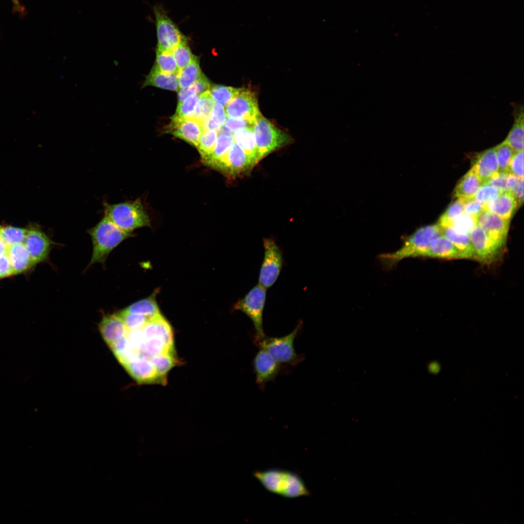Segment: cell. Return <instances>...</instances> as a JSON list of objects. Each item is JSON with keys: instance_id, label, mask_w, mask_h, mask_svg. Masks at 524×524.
I'll use <instances>...</instances> for the list:
<instances>
[{"instance_id": "6da1fadb", "label": "cell", "mask_w": 524, "mask_h": 524, "mask_svg": "<svg viewBox=\"0 0 524 524\" xmlns=\"http://www.w3.org/2000/svg\"><path fill=\"white\" fill-rule=\"evenodd\" d=\"M442 234L438 224L422 227L405 237L402 246L396 251L381 254L378 258L385 267L392 268L406 258L426 257L432 242Z\"/></svg>"}, {"instance_id": "7a4b0ae2", "label": "cell", "mask_w": 524, "mask_h": 524, "mask_svg": "<svg viewBox=\"0 0 524 524\" xmlns=\"http://www.w3.org/2000/svg\"><path fill=\"white\" fill-rule=\"evenodd\" d=\"M253 475L268 491L286 498L310 495L302 478L296 473L286 470L271 468L256 471Z\"/></svg>"}, {"instance_id": "3957f363", "label": "cell", "mask_w": 524, "mask_h": 524, "mask_svg": "<svg viewBox=\"0 0 524 524\" xmlns=\"http://www.w3.org/2000/svg\"><path fill=\"white\" fill-rule=\"evenodd\" d=\"M93 244V252L88 266L96 263L104 264L111 252L124 240L131 236L104 217L94 227L87 230Z\"/></svg>"}, {"instance_id": "277c9868", "label": "cell", "mask_w": 524, "mask_h": 524, "mask_svg": "<svg viewBox=\"0 0 524 524\" xmlns=\"http://www.w3.org/2000/svg\"><path fill=\"white\" fill-rule=\"evenodd\" d=\"M103 206L104 216L127 233L150 225L149 217L139 199L116 204L104 202Z\"/></svg>"}, {"instance_id": "5b68a950", "label": "cell", "mask_w": 524, "mask_h": 524, "mask_svg": "<svg viewBox=\"0 0 524 524\" xmlns=\"http://www.w3.org/2000/svg\"><path fill=\"white\" fill-rule=\"evenodd\" d=\"M253 132L257 148L258 162L280 148L291 144L292 138L261 114L256 120Z\"/></svg>"}, {"instance_id": "8992f818", "label": "cell", "mask_w": 524, "mask_h": 524, "mask_svg": "<svg viewBox=\"0 0 524 524\" xmlns=\"http://www.w3.org/2000/svg\"><path fill=\"white\" fill-rule=\"evenodd\" d=\"M157 37V49L172 52L181 43L187 41L178 26L160 5L153 7Z\"/></svg>"}, {"instance_id": "52a82bcc", "label": "cell", "mask_w": 524, "mask_h": 524, "mask_svg": "<svg viewBox=\"0 0 524 524\" xmlns=\"http://www.w3.org/2000/svg\"><path fill=\"white\" fill-rule=\"evenodd\" d=\"M266 297V289L258 284L234 305V310L246 314L252 321L256 333L257 342L263 338L262 315Z\"/></svg>"}, {"instance_id": "ba28073f", "label": "cell", "mask_w": 524, "mask_h": 524, "mask_svg": "<svg viewBox=\"0 0 524 524\" xmlns=\"http://www.w3.org/2000/svg\"><path fill=\"white\" fill-rule=\"evenodd\" d=\"M301 326V322L291 333L283 337L265 336L257 342L258 345L280 363L296 364L299 362L300 358L295 351L294 341Z\"/></svg>"}, {"instance_id": "9c48e42d", "label": "cell", "mask_w": 524, "mask_h": 524, "mask_svg": "<svg viewBox=\"0 0 524 524\" xmlns=\"http://www.w3.org/2000/svg\"><path fill=\"white\" fill-rule=\"evenodd\" d=\"M264 257L259 276V284L267 289L277 281L283 264L282 252L272 239L263 238Z\"/></svg>"}, {"instance_id": "30bf717a", "label": "cell", "mask_w": 524, "mask_h": 524, "mask_svg": "<svg viewBox=\"0 0 524 524\" xmlns=\"http://www.w3.org/2000/svg\"><path fill=\"white\" fill-rule=\"evenodd\" d=\"M469 235L474 251V260L490 264L502 256L505 247L491 238L478 225L471 230Z\"/></svg>"}, {"instance_id": "8fae6325", "label": "cell", "mask_w": 524, "mask_h": 524, "mask_svg": "<svg viewBox=\"0 0 524 524\" xmlns=\"http://www.w3.org/2000/svg\"><path fill=\"white\" fill-rule=\"evenodd\" d=\"M224 108L227 117L246 119L253 123L261 114L256 93L247 88H240Z\"/></svg>"}, {"instance_id": "7c38bea8", "label": "cell", "mask_w": 524, "mask_h": 524, "mask_svg": "<svg viewBox=\"0 0 524 524\" xmlns=\"http://www.w3.org/2000/svg\"><path fill=\"white\" fill-rule=\"evenodd\" d=\"M253 167L244 150L234 142L214 168L233 177L248 173Z\"/></svg>"}, {"instance_id": "4fadbf2b", "label": "cell", "mask_w": 524, "mask_h": 524, "mask_svg": "<svg viewBox=\"0 0 524 524\" xmlns=\"http://www.w3.org/2000/svg\"><path fill=\"white\" fill-rule=\"evenodd\" d=\"M170 118L165 132L197 147L204 131L203 124L194 117Z\"/></svg>"}, {"instance_id": "5bb4252c", "label": "cell", "mask_w": 524, "mask_h": 524, "mask_svg": "<svg viewBox=\"0 0 524 524\" xmlns=\"http://www.w3.org/2000/svg\"><path fill=\"white\" fill-rule=\"evenodd\" d=\"M476 220L477 224L491 238L505 247L510 220L504 219L487 210H484L479 214Z\"/></svg>"}, {"instance_id": "9a60e30c", "label": "cell", "mask_w": 524, "mask_h": 524, "mask_svg": "<svg viewBox=\"0 0 524 524\" xmlns=\"http://www.w3.org/2000/svg\"><path fill=\"white\" fill-rule=\"evenodd\" d=\"M280 364L266 350L260 348L253 360L257 384L262 388L267 382L274 380L279 372Z\"/></svg>"}, {"instance_id": "2e32d148", "label": "cell", "mask_w": 524, "mask_h": 524, "mask_svg": "<svg viewBox=\"0 0 524 524\" xmlns=\"http://www.w3.org/2000/svg\"><path fill=\"white\" fill-rule=\"evenodd\" d=\"M24 244L34 264L47 260L51 241L39 228L28 229Z\"/></svg>"}, {"instance_id": "e0dca14e", "label": "cell", "mask_w": 524, "mask_h": 524, "mask_svg": "<svg viewBox=\"0 0 524 524\" xmlns=\"http://www.w3.org/2000/svg\"><path fill=\"white\" fill-rule=\"evenodd\" d=\"M129 373L140 383L160 381L150 359L140 355L124 366Z\"/></svg>"}, {"instance_id": "ac0fdd59", "label": "cell", "mask_w": 524, "mask_h": 524, "mask_svg": "<svg viewBox=\"0 0 524 524\" xmlns=\"http://www.w3.org/2000/svg\"><path fill=\"white\" fill-rule=\"evenodd\" d=\"M141 329L145 339L160 338L164 341L168 347L174 349L173 334L171 327L160 313L149 320Z\"/></svg>"}, {"instance_id": "d6986e66", "label": "cell", "mask_w": 524, "mask_h": 524, "mask_svg": "<svg viewBox=\"0 0 524 524\" xmlns=\"http://www.w3.org/2000/svg\"><path fill=\"white\" fill-rule=\"evenodd\" d=\"M99 329L109 346L126 336L128 332L124 323L117 313L104 315L99 324Z\"/></svg>"}, {"instance_id": "ffe728a7", "label": "cell", "mask_w": 524, "mask_h": 524, "mask_svg": "<svg viewBox=\"0 0 524 524\" xmlns=\"http://www.w3.org/2000/svg\"><path fill=\"white\" fill-rule=\"evenodd\" d=\"M483 183L498 170L495 147L478 153L471 168Z\"/></svg>"}, {"instance_id": "44dd1931", "label": "cell", "mask_w": 524, "mask_h": 524, "mask_svg": "<svg viewBox=\"0 0 524 524\" xmlns=\"http://www.w3.org/2000/svg\"><path fill=\"white\" fill-rule=\"evenodd\" d=\"M484 210L492 213L507 220H510L518 207L517 203L508 191L501 193L493 199L484 205Z\"/></svg>"}, {"instance_id": "7402d4cb", "label": "cell", "mask_w": 524, "mask_h": 524, "mask_svg": "<svg viewBox=\"0 0 524 524\" xmlns=\"http://www.w3.org/2000/svg\"><path fill=\"white\" fill-rule=\"evenodd\" d=\"M514 122L504 141L514 151L524 150V107L523 105H513Z\"/></svg>"}, {"instance_id": "603a6c76", "label": "cell", "mask_w": 524, "mask_h": 524, "mask_svg": "<svg viewBox=\"0 0 524 524\" xmlns=\"http://www.w3.org/2000/svg\"><path fill=\"white\" fill-rule=\"evenodd\" d=\"M7 254L14 275L25 272L35 265L24 242L9 246Z\"/></svg>"}, {"instance_id": "cb8c5ba5", "label": "cell", "mask_w": 524, "mask_h": 524, "mask_svg": "<svg viewBox=\"0 0 524 524\" xmlns=\"http://www.w3.org/2000/svg\"><path fill=\"white\" fill-rule=\"evenodd\" d=\"M483 183L472 168L458 181L454 196L464 201L474 198Z\"/></svg>"}, {"instance_id": "d4e9b609", "label": "cell", "mask_w": 524, "mask_h": 524, "mask_svg": "<svg viewBox=\"0 0 524 524\" xmlns=\"http://www.w3.org/2000/svg\"><path fill=\"white\" fill-rule=\"evenodd\" d=\"M179 74H167L162 72L153 66L150 72L146 76L142 88L147 86H153L162 89L178 91Z\"/></svg>"}, {"instance_id": "484cf974", "label": "cell", "mask_w": 524, "mask_h": 524, "mask_svg": "<svg viewBox=\"0 0 524 524\" xmlns=\"http://www.w3.org/2000/svg\"><path fill=\"white\" fill-rule=\"evenodd\" d=\"M426 257L446 259H461L460 253L454 245L442 234L431 244Z\"/></svg>"}, {"instance_id": "4316f807", "label": "cell", "mask_w": 524, "mask_h": 524, "mask_svg": "<svg viewBox=\"0 0 524 524\" xmlns=\"http://www.w3.org/2000/svg\"><path fill=\"white\" fill-rule=\"evenodd\" d=\"M234 143L233 134L221 129L218 131L216 144L212 153L203 160V163L214 168Z\"/></svg>"}, {"instance_id": "83f0119b", "label": "cell", "mask_w": 524, "mask_h": 524, "mask_svg": "<svg viewBox=\"0 0 524 524\" xmlns=\"http://www.w3.org/2000/svg\"><path fill=\"white\" fill-rule=\"evenodd\" d=\"M234 141L245 151L254 166L258 163L257 148L253 128L238 130L233 134Z\"/></svg>"}, {"instance_id": "f1b7e54d", "label": "cell", "mask_w": 524, "mask_h": 524, "mask_svg": "<svg viewBox=\"0 0 524 524\" xmlns=\"http://www.w3.org/2000/svg\"><path fill=\"white\" fill-rule=\"evenodd\" d=\"M441 229L442 234L454 245L461 259L474 260V251L469 234L458 232L451 227Z\"/></svg>"}, {"instance_id": "f546056e", "label": "cell", "mask_w": 524, "mask_h": 524, "mask_svg": "<svg viewBox=\"0 0 524 524\" xmlns=\"http://www.w3.org/2000/svg\"><path fill=\"white\" fill-rule=\"evenodd\" d=\"M122 310L128 313L145 316L149 320L160 313L154 295L138 301Z\"/></svg>"}, {"instance_id": "4dcf8cb0", "label": "cell", "mask_w": 524, "mask_h": 524, "mask_svg": "<svg viewBox=\"0 0 524 524\" xmlns=\"http://www.w3.org/2000/svg\"><path fill=\"white\" fill-rule=\"evenodd\" d=\"M201 74L198 58L194 55L191 62L180 72L178 79L180 88L190 86L200 78Z\"/></svg>"}, {"instance_id": "1f68e13d", "label": "cell", "mask_w": 524, "mask_h": 524, "mask_svg": "<svg viewBox=\"0 0 524 524\" xmlns=\"http://www.w3.org/2000/svg\"><path fill=\"white\" fill-rule=\"evenodd\" d=\"M214 103L209 90L201 94L192 117L203 124L210 116Z\"/></svg>"}, {"instance_id": "d6a6232c", "label": "cell", "mask_w": 524, "mask_h": 524, "mask_svg": "<svg viewBox=\"0 0 524 524\" xmlns=\"http://www.w3.org/2000/svg\"><path fill=\"white\" fill-rule=\"evenodd\" d=\"M153 364L160 381L166 382V374L176 364L173 353H166L153 356L150 358Z\"/></svg>"}, {"instance_id": "836d02e7", "label": "cell", "mask_w": 524, "mask_h": 524, "mask_svg": "<svg viewBox=\"0 0 524 524\" xmlns=\"http://www.w3.org/2000/svg\"><path fill=\"white\" fill-rule=\"evenodd\" d=\"M173 352L174 349L168 347L164 340L158 338L145 339L140 350L141 355L149 358L162 354Z\"/></svg>"}, {"instance_id": "e575fe53", "label": "cell", "mask_w": 524, "mask_h": 524, "mask_svg": "<svg viewBox=\"0 0 524 524\" xmlns=\"http://www.w3.org/2000/svg\"><path fill=\"white\" fill-rule=\"evenodd\" d=\"M159 71L167 74H179V69L172 52L156 49V61L153 66Z\"/></svg>"}, {"instance_id": "d590c367", "label": "cell", "mask_w": 524, "mask_h": 524, "mask_svg": "<svg viewBox=\"0 0 524 524\" xmlns=\"http://www.w3.org/2000/svg\"><path fill=\"white\" fill-rule=\"evenodd\" d=\"M464 200L458 199L447 208L439 219L438 224L441 228L452 227L455 219L463 213Z\"/></svg>"}, {"instance_id": "8d00e7d4", "label": "cell", "mask_w": 524, "mask_h": 524, "mask_svg": "<svg viewBox=\"0 0 524 524\" xmlns=\"http://www.w3.org/2000/svg\"><path fill=\"white\" fill-rule=\"evenodd\" d=\"M227 118L224 107L219 103H215L210 116L203 124L204 131H219L222 129Z\"/></svg>"}, {"instance_id": "74e56055", "label": "cell", "mask_w": 524, "mask_h": 524, "mask_svg": "<svg viewBox=\"0 0 524 524\" xmlns=\"http://www.w3.org/2000/svg\"><path fill=\"white\" fill-rule=\"evenodd\" d=\"M210 85L208 79L202 73L200 78L191 85L178 91L179 102L182 101L192 95L201 94L208 91Z\"/></svg>"}, {"instance_id": "f35d334b", "label": "cell", "mask_w": 524, "mask_h": 524, "mask_svg": "<svg viewBox=\"0 0 524 524\" xmlns=\"http://www.w3.org/2000/svg\"><path fill=\"white\" fill-rule=\"evenodd\" d=\"M240 90V88L217 85L213 86L209 91L214 101L225 107Z\"/></svg>"}, {"instance_id": "ab89813d", "label": "cell", "mask_w": 524, "mask_h": 524, "mask_svg": "<svg viewBox=\"0 0 524 524\" xmlns=\"http://www.w3.org/2000/svg\"><path fill=\"white\" fill-rule=\"evenodd\" d=\"M218 131L205 130L199 140L196 147L201 157L202 160L209 156L215 147Z\"/></svg>"}, {"instance_id": "60d3db41", "label": "cell", "mask_w": 524, "mask_h": 524, "mask_svg": "<svg viewBox=\"0 0 524 524\" xmlns=\"http://www.w3.org/2000/svg\"><path fill=\"white\" fill-rule=\"evenodd\" d=\"M495 147L498 164V171L509 173V164L515 151L504 141Z\"/></svg>"}, {"instance_id": "b9f144b4", "label": "cell", "mask_w": 524, "mask_h": 524, "mask_svg": "<svg viewBox=\"0 0 524 524\" xmlns=\"http://www.w3.org/2000/svg\"><path fill=\"white\" fill-rule=\"evenodd\" d=\"M28 229L12 226L2 227L1 233L6 244L9 246L24 243Z\"/></svg>"}, {"instance_id": "7bdbcfd3", "label": "cell", "mask_w": 524, "mask_h": 524, "mask_svg": "<svg viewBox=\"0 0 524 524\" xmlns=\"http://www.w3.org/2000/svg\"><path fill=\"white\" fill-rule=\"evenodd\" d=\"M200 95H194L182 101L178 102L175 114L170 118L192 117Z\"/></svg>"}, {"instance_id": "ee69618b", "label": "cell", "mask_w": 524, "mask_h": 524, "mask_svg": "<svg viewBox=\"0 0 524 524\" xmlns=\"http://www.w3.org/2000/svg\"><path fill=\"white\" fill-rule=\"evenodd\" d=\"M180 71L192 61L194 55L189 48L187 41L180 44L172 51Z\"/></svg>"}, {"instance_id": "f6af8a7d", "label": "cell", "mask_w": 524, "mask_h": 524, "mask_svg": "<svg viewBox=\"0 0 524 524\" xmlns=\"http://www.w3.org/2000/svg\"><path fill=\"white\" fill-rule=\"evenodd\" d=\"M128 330L141 329L149 320L145 316L127 312L121 310L117 313Z\"/></svg>"}, {"instance_id": "bcb514c9", "label": "cell", "mask_w": 524, "mask_h": 524, "mask_svg": "<svg viewBox=\"0 0 524 524\" xmlns=\"http://www.w3.org/2000/svg\"><path fill=\"white\" fill-rule=\"evenodd\" d=\"M507 186L519 207L524 201V179L509 173L507 179Z\"/></svg>"}, {"instance_id": "7dc6e473", "label": "cell", "mask_w": 524, "mask_h": 524, "mask_svg": "<svg viewBox=\"0 0 524 524\" xmlns=\"http://www.w3.org/2000/svg\"><path fill=\"white\" fill-rule=\"evenodd\" d=\"M476 225V217L463 213L455 219L451 228L458 232L469 234Z\"/></svg>"}, {"instance_id": "c3c4849f", "label": "cell", "mask_w": 524, "mask_h": 524, "mask_svg": "<svg viewBox=\"0 0 524 524\" xmlns=\"http://www.w3.org/2000/svg\"><path fill=\"white\" fill-rule=\"evenodd\" d=\"M501 193L502 192L493 186L483 184L477 191L474 198L484 205L495 198Z\"/></svg>"}, {"instance_id": "681fc988", "label": "cell", "mask_w": 524, "mask_h": 524, "mask_svg": "<svg viewBox=\"0 0 524 524\" xmlns=\"http://www.w3.org/2000/svg\"><path fill=\"white\" fill-rule=\"evenodd\" d=\"M254 123L246 119L227 117L222 129L233 134L243 129L253 128Z\"/></svg>"}, {"instance_id": "f907efd6", "label": "cell", "mask_w": 524, "mask_h": 524, "mask_svg": "<svg viewBox=\"0 0 524 524\" xmlns=\"http://www.w3.org/2000/svg\"><path fill=\"white\" fill-rule=\"evenodd\" d=\"M509 173L498 170L483 184L493 186L501 192L507 191V179Z\"/></svg>"}, {"instance_id": "816d5d0a", "label": "cell", "mask_w": 524, "mask_h": 524, "mask_svg": "<svg viewBox=\"0 0 524 524\" xmlns=\"http://www.w3.org/2000/svg\"><path fill=\"white\" fill-rule=\"evenodd\" d=\"M524 150L515 151L510 162L509 173L524 179Z\"/></svg>"}, {"instance_id": "f5cc1de1", "label": "cell", "mask_w": 524, "mask_h": 524, "mask_svg": "<svg viewBox=\"0 0 524 524\" xmlns=\"http://www.w3.org/2000/svg\"><path fill=\"white\" fill-rule=\"evenodd\" d=\"M126 336L130 347L140 354V350L145 340L142 329L128 330Z\"/></svg>"}, {"instance_id": "db71d44e", "label": "cell", "mask_w": 524, "mask_h": 524, "mask_svg": "<svg viewBox=\"0 0 524 524\" xmlns=\"http://www.w3.org/2000/svg\"><path fill=\"white\" fill-rule=\"evenodd\" d=\"M484 210V205L475 198L464 201L463 212L477 217Z\"/></svg>"}, {"instance_id": "11a10c76", "label": "cell", "mask_w": 524, "mask_h": 524, "mask_svg": "<svg viewBox=\"0 0 524 524\" xmlns=\"http://www.w3.org/2000/svg\"><path fill=\"white\" fill-rule=\"evenodd\" d=\"M109 346L117 358L122 355L130 347L126 336L116 341Z\"/></svg>"}, {"instance_id": "9f6ffc18", "label": "cell", "mask_w": 524, "mask_h": 524, "mask_svg": "<svg viewBox=\"0 0 524 524\" xmlns=\"http://www.w3.org/2000/svg\"><path fill=\"white\" fill-rule=\"evenodd\" d=\"M14 275L7 254L0 256V278Z\"/></svg>"}, {"instance_id": "6f0895ef", "label": "cell", "mask_w": 524, "mask_h": 524, "mask_svg": "<svg viewBox=\"0 0 524 524\" xmlns=\"http://www.w3.org/2000/svg\"><path fill=\"white\" fill-rule=\"evenodd\" d=\"M2 226H0V256L7 254L9 246L7 245L2 238L1 233Z\"/></svg>"}, {"instance_id": "680465c9", "label": "cell", "mask_w": 524, "mask_h": 524, "mask_svg": "<svg viewBox=\"0 0 524 524\" xmlns=\"http://www.w3.org/2000/svg\"><path fill=\"white\" fill-rule=\"evenodd\" d=\"M12 1L15 6V7H16V10L21 11L22 10V8L20 6L18 0H12Z\"/></svg>"}, {"instance_id": "91938a15", "label": "cell", "mask_w": 524, "mask_h": 524, "mask_svg": "<svg viewBox=\"0 0 524 524\" xmlns=\"http://www.w3.org/2000/svg\"><path fill=\"white\" fill-rule=\"evenodd\" d=\"M429 369L430 370L431 372H436L438 370V365L431 364L430 365Z\"/></svg>"}]
</instances>
